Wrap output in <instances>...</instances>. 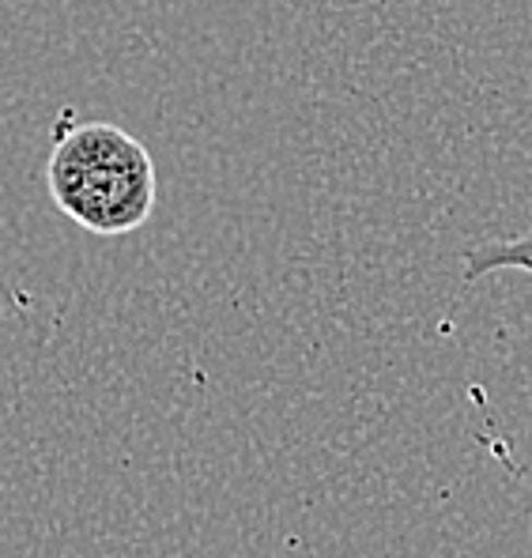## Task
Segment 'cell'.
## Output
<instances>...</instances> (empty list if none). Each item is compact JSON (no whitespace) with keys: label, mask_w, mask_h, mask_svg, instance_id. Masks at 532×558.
I'll use <instances>...</instances> for the list:
<instances>
[{"label":"cell","mask_w":532,"mask_h":558,"mask_svg":"<svg viewBox=\"0 0 532 558\" xmlns=\"http://www.w3.org/2000/svg\"><path fill=\"white\" fill-rule=\"evenodd\" d=\"M46 178L57 208L102 238L141 231L159 201L152 151L106 121L80 125L57 140Z\"/></svg>","instance_id":"obj_1"},{"label":"cell","mask_w":532,"mask_h":558,"mask_svg":"<svg viewBox=\"0 0 532 558\" xmlns=\"http://www.w3.org/2000/svg\"><path fill=\"white\" fill-rule=\"evenodd\" d=\"M498 272H525L532 276V227L518 238H491L461 250V276L469 283Z\"/></svg>","instance_id":"obj_2"}]
</instances>
